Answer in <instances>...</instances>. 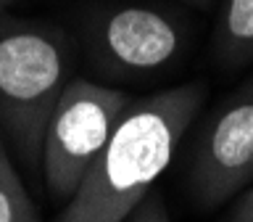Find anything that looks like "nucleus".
Instances as JSON below:
<instances>
[{
  "mask_svg": "<svg viewBox=\"0 0 253 222\" xmlns=\"http://www.w3.org/2000/svg\"><path fill=\"white\" fill-rule=\"evenodd\" d=\"M16 3V0H0V13H5L8 11V8H11Z\"/></svg>",
  "mask_w": 253,
  "mask_h": 222,
  "instance_id": "nucleus-11",
  "label": "nucleus"
},
{
  "mask_svg": "<svg viewBox=\"0 0 253 222\" xmlns=\"http://www.w3.org/2000/svg\"><path fill=\"white\" fill-rule=\"evenodd\" d=\"M185 3H190V5H195V8H206L211 3V0H185Z\"/></svg>",
  "mask_w": 253,
  "mask_h": 222,
  "instance_id": "nucleus-10",
  "label": "nucleus"
},
{
  "mask_svg": "<svg viewBox=\"0 0 253 222\" xmlns=\"http://www.w3.org/2000/svg\"><path fill=\"white\" fill-rule=\"evenodd\" d=\"M243 196H248V198H251V196H253V185H251L248 190H245V193H243Z\"/></svg>",
  "mask_w": 253,
  "mask_h": 222,
  "instance_id": "nucleus-12",
  "label": "nucleus"
},
{
  "mask_svg": "<svg viewBox=\"0 0 253 222\" xmlns=\"http://www.w3.org/2000/svg\"><path fill=\"white\" fill-rule=\"evenodd\" d=\"M190 190L201 206H221L253 185V79L213 111L198 138Z\"/></svg>",
  "mask_w": 253,
  "mask_h": 222,
  "instance_id": "nucleus-5",
  "label": "nucleus"
},
{
  "mask_svg": "<svg viewBox=\"0 0 253 222\" xmlns=\"http://www.w3.org/2000/svg\"><path fill=\"white\" fill-rule=\"evenodd\" d=\"M185 21L153 5L119 3L98 8L84 27L92 66L111 79H145L185 58Z\"/></svg>",
  "mask_w": 253,
  "mask_h": 222,
  "instance_id": "nucleus-4",
  "label": "nucleus"
},
{
  "mask_svg": "<svg viewBox=\"0 0 253 222\" xmlns=\"http://www.w3.org/2000/svg\"><path fill=\"white\" fill-rule=\"evenodd\" d=\"M229 222H253V196H240V201H237V209L235 214L229 217Z\"/></svg>",
  "mask_w": 253,
  "mask_h": 222,
  "instance_id": "nucleus-9",
  "label": "nucleus"
},
{
  "mask_svg": "<svg viewBox=\"0 0 253 222\" xmlns=\"http://www.w3.org/2000/svg\"><path fill=\"white\" fill-rule=\"evenodd\" d=\"M0 222H40L37 206L16 169L3 135H0Z\"/></svg>",
  "mask_w": 253,
  "mask_h": 222,
  "instance_id": "nucleus-7",
  "label": "nucleus"
},
{
  "mask_svg": "<svg viewBox=\"0 0 253 222\" xmlns=\"http://www.w3.org/2000/svg\"><path fill=\"white\" fill-rule=\"evenodd\" d=\"M203 101L198 82L132 101L55 222H126L171 164Z\"/></svg>",
  "mask_w": 253,
  "mask_h": 222,
  "instance_id": "nucleus-1",
  "label": "nucleus"
},
{
  "mask_svg": "<svg viewBox=\"0 0 253 222\" xmlns=\"http://www.w3.org/2000/svg\"><path fill=\"white\" fill-rule=\"evenodd\" d=\"M71 63L66 32L0 13V130L27 166L40 162L47 116L71 79Z\"/></svg>",
  "mask_w": 253,
  "mask_h": 222,
  "instance_id": "nucleus-2",
  "label": "nucleus"
},
{
  "mask_svg": "<svg viewBox=\"0 0 253 222\" xmlns=\"http://www.w3.org/2000/svg\"><path fill=\"white\" fill-rule=\"evenodd\" d=\"M129 103V93L122 87L84 77L69 79L47 116L40 154L42 177L53 198L69 201L77 193Z\"/></svg>",
  "mask_w": 253,
  "mask_h": 222,
  "instance_id": "nucleus-3",
  "label": "nucleus"
},
{
  "mask_svg": "<svg viewBox=\"0 0 253 222\" xmlns=\"http://www.w3.org/2000/svg\"><path fill=\"white\" fill-rule=\"evenodd\" d=\"M213 53L227 69H243L253 63V0H221Z\"/></svg>",
  "mask_w": 253,
  "mask_h": 222,
  "instance_id": "nucleus-6",
  "label": "nucleus"
},
{
  "mask_svg": "<svg viewBox=\"0 0 253 222\" xmlns=\"http://www.w3.org/2000/svg\"><path fill=\"white\" fill-rule=\"evenodd\" d=\"M126 222H171V217L164 206V198L156 193H148L137 204V209L126 217Z\"/></svg>",
  "mask_w": 253,
  "mask_h": 222,
  "instance_id": "nucleus-8",
  "label": "nucleus"
}]
</instances>
